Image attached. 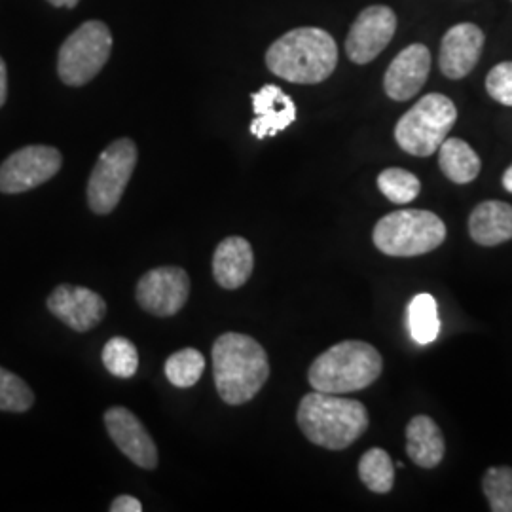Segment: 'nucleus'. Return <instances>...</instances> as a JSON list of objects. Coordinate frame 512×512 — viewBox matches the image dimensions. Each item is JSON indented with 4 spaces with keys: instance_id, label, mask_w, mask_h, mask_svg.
<instances>
[{
    "instance_id": "nucleus-1",
    "label": "nucleus",
    "mask_w": 512,
    "mask_h": 512,
    "mask_svg": "<svg viewBox=\"0 0 512 512\" xmlns=\"http://www.w3.org/2000/svg\"><path fill=\"white\" fill-rule=\"evenodd\" d=\"M213 374L224 403H249L270 376L268 355L255 338L226 332L213 346Z\"/></svg>"
},
{
    "instance_id": "nucleus-2",
    "label": "nucleus",
    "mask_w": 512,
    "mask_h": 512,
    "mask_svg": "<svg viewBox=\"0 0 512 512\" xmlns=\"http://www.w3.org/2000/svg\"><path fill=\"white\" fill-rule=\"evenodd\" d=\"M268 69L293 84H319L338 65V46L327 31L300 27L277 38L266 52Z\"/></svg>"
},
{
    "instance_id": "nucleus-3",
    "label": "nucleus",
    "mask_w": 512,
    "mask_h": 512,
    "mask_svg": "<svg viewBox=\"0 0 512 512\" xmlns=\"http://www.w3.org/2000/svg\"><path fill=\"white\" fill-rule=\"evenodd\" d=\"M296 420L313 444L344 450L368 429V410L365 404L342 395L313 391L300 401Z\"/></svg>"
},
{
    "instance_id": "nucleus-4",
    "label": "nucleus",
    "mask_w": 512,
    "mask_h": 512,
    "mask_svg": "<svg viewBox=\"0 0 512 512\" xmlns=\"http://www.w3.org/2000/svg\"><path fill=\"white\" fill-rule=\"evenodd\" d=\"M382 368L384 361L378 349L359 340H346L311 363L308 380L315 391L346 395L374 384Z\"/></svg>"
},
{
    "instance_id": "nucleus-5",
    "label": "nucleus",
    "mask_w": 512,
    "mask_h": 512,
    "mask_svg": "<svg viewBox=\"0 0 512 512\" xmlns=\"http://www.w3.org/2000/svg\"><path fill=\"white\" fill-rule=\"evenodd\" d=\"M372 239L384 255H425L444 243L446 224L431 211L404 209L380 219Z\"/></svg>"
},
{
    "instance_id": "nucleus-6",
    "label": "nucleus",
    "mask_w": 512,
    "mask_h": 512,
    "mask_svg": "<svg viewBox=\"0 0 512 512\" xmlns=\"http://www.w3.org/2000/svg\"><path fill=\"white\" fill-rule=\"evenodd\" d=\"M458 120V110L442 93H429L404 114L395 128V141L404 152L427 158L439 150Z\"/></svg>"
},
{
    "instance_id": "nucleus-7",
    "label": "nucleus",
    "mask_w": 512,
    "mask_h": 512,
    "mask_svg": "<svg viewBox=\"0 0 512 512\" xmlns=\"http://www.w3.org/2000/svg\"><path fill=\"white\" fill-rule=\"evenodd\" d=\"M112 52V35L103 21H86L67 38L57 57V73L67 86L92 82L107 65Z\"/></svg>"
},
{
    "instance_id": "nucleus-8",
    "label": "nucleus",
    "mask_w": 512,
    "mask_h": 512,
    "mask_svg": "<svg viewBox=\"0 0 512 512\" xmlns=\"http://www.w3.org/2000/svg\"><path fill=\"white\" fill-rule=\"evenodd\" d=\"M137 165V147L124 137L105 148L88 181V203L95 215H109L122 200Z\"/></svg>"
},
{
    "instance_id": "nucleus-9",
    "label": "nucleus",
    "mask_w": 512,
    "mask_h": 512,
    "mask_svg": "<svg viewBox=\"0 0 512 512\" xmlns=\"http://www.w3.org/2000/svg\"><path fill=\"white\" fill-rule=\"evenodd\" d=\"M63 156L54 147L31 145L16 150L0 165V192L21 194L48 183L61 169Z\"/></svg>"
},
{
    "instance_id": "nucleus-10",
    "label": "nucleus",
    "mask_w": 512,
    "mask_h": 512,
    "mask_svg": "<svg viewBox=\"0 0 512 512\" xmlns=\"http://www.w3.org/2000/svg\"><path fill=\"white\" fill-rule=\"evenodd\" d=\"M190 294V277L179 266L154 268L137 285V302L156 317H171L183 310Z\"/></svg>"
},
{
    "instance_id": "nucleus-11",
    "label": "nucleus",
    "mask_w": 512,
    "mask_h": 512,
    "mask_svg": "<svg viewBox=\"0 0 512 512\" xmlns=\"http://www.w3.org/2000/svg\"><path fill=\"white\" fill-rule=\"evenodd\" d=\"M397 31V16L387 6H368L353 21L346 40V54L357 65H366L384 52Z\"/></svg>"
},
{
    "instance_id": "nucleus-12",
    "label": "nucleus",
    "mask_w": 512,
    "mask_h": 512,
    "mask_svg": "<svg viewBox=\"0 0 512 512\" xmlns=\"http://www.w3.org/2000/svg\"><path fill=\"white\" fill-rule=\"evenodd\" d=\"M105 427L120 452L141 469H156L158 448L148 435L141 420L124 406L109 408L105 414Z\"/></svg>"
},
{
    "instance_id": "nucleus-13",
    "label": "nucleus",
    "mask_w": 512,
    "mask_h": 512,
    "mask_svg": "<svg viewBox=\"0 0 512 512\" xmlns=\"http://www.w3.org/2000/svg\"><path fill=\"white\" fill-rule=\"evenodd\" d=\"M48 310L76 332H88L103 321L107 304L86 287L59 285L48 296Z\"/></svg>"
},
{
    "instance_id": "nucleus-14",
    "label": "nucleus",
    "mask_w": 512,
    "mask_h": 512,
    "mask_svg": "<svg viewBox=\"0 0 512 512\" xmlns=\"http://www.w3.org/2000/svg\"><path fill=\"white\" fill-rule=\"evenodd\" d=\"M431 71V52L423 44L406 46L387 67L385 93L393 101H408L421 92Z\"/></svg>"
},
{
    "instance_id": "nucleus-15",
    "label": "nucleus",
    "mask_w": 512,
    "mask_h": 512,
    "mask_svg": "<svg viewBox=\"0 0 512 512\" xmlns=\"http://www.w3.org/2000/svg\"><path fill=\"white\" fill-rule=\"evenodd\" d=\"M484 48V33L475 23L454 25L440 44V71L444 76L459 80L471 73Z\"/></svg>"
},
{
    "instance_id": "nucleus-16",
    "label": "nucleus",
    "mask_w": 512,
    "mask_h": 512,
    "mask_svg": "<svg viewBox=\"0 0 512 512\" xmlns=\"http://www.w3.org/2000/svg\"><path fill=\"white\" fill-rule=\"evenodd\" d=\"M255 120L251 122V133L256 139L274 137L285 131L296 120V105L293 99L279 86L268 84L253 95Z\"/></svg>"
},
{
    "instance_id": "nucleus-17",
    "label": "nucleus",
    "mask_w": 512,
    "mask_h": 512,
    "mask_svg": "<svg viewBox=\"0 0 512 512\" xmlns=\"http://www.w3.org/2000/svg\"><path fill=\"white\" fill-rule=\"evenodd\" d=\"M255 268L253 247L245 238L232 236L220 241L213 256L215 281L226 291H236L243 287Z\"/></svg>"
},
{
    "instance_id": "nucleus-18",
    "label": "nucleus",
    "mask_w": 512,
    "mask_h": 512,
    "mask_svg": "<svg viewBox=\"0 0 512 512\" xmlns=\"http://www.w3.org/2000/svg\"><path fill=\"white\" fill-rule=\"evenodd\" d=\"M446 452L442 431L429 416H416L406 427V454L421 469L437 467Z\"/></svg>"
},
{
    "instance_id": "nucleus-19",
    "label": "nucleus",
    "mask_w": 512,
    "mask_h": 512,
    "mask_svg": "<svg viewBox=\"0 0 512 512\" xmlns=\"http://www.w3.org/2000/svg\"><path fill=\"white\" fill-rule=\"evenodd\" d=\"M469 234L484 247H495L512 239V205L505 202L476 205L469 219Z\"/></svg>"
},
{
    "instance_id": "nucleus-20",
    "label": "nucleus",
    "mask_w": 512,
    "mask_h": 512,
    "mask_svg": "<svg viewBox=\"0 0 512 512\" xmlns=\"http://www.w3.org/2000/svg\"><path fill=\"white\" fill-rule=\"evenodd\" d=\"M439 164L442 173L456 184H469L480 173V158L473 148L461 139H444L439 147Z\"/></svg>"
},
{
    "instance_id": "nucleus-21",
    "label": "nucleus",
    "mask_w": 512,
    "mask_h": 512,
    "mask_svg": "<svg viewBox=\"0 0 512 512\" xmlns=\"http://www.w3.org/2000/svg\"><path fill=\"white\" fill-rule=\"evenodd\" d=\"M408 329L420 346H427L439 338V306L431 294H416L412 298L408 306Z\"/></svg>"
},
{
    "instance_id": "nucleus-22",
    "label": "nucleus",
    "mask_w": 512,
    "mask_h": 512,
    "mask_svg": "<svg viewBox=\"0 0 512 512\" xmlns=\"http://www.w3.org/2000/svg\"><path fill=\"white\" fill-rule=\"evenodd\" d=\"M359 478L374 494H387L395 484V467L382 448H372L359 461Z\"/></svg>"
},
{
    "instance_id": "nucleus-23",
    "label": "nucleus",
    "mask_w": 512,
    "mask_h": 512,
    "mask_svg": "<svg viewBox=\"0 0 512 512\" xmlns=\"http://www.w3.org/2000/svg\"><path fill=\"white\" fill-rule=\"evenodd\" d=\"M205 370V359L198 349L186 348L173 353L165 361V376L175 387L198 384Z\"/></svg>"
},
{
    "instance_id": "nucleus-24",
    "label": "nucleus",
    "mask_w": 512,
    "mask_h": 512,
    "mask_svg": "<svg viewBox=\"0 0 512 512\" xmlns=\"http://www.w3.org/2000/svg\"><path fill=\"white\" fill-rule=\"evenodd\" d=\"M103 365L112 376L120 380H129L137 374V368H139L137 348L133 346V342H129L128 338H122V336L110 338L103 348Z\"/></svg>"
},
{
    "instance_id": "nucleus-25",
    "label": "nucleus",
    "mask_w": 512,
    "mask_h": 512,
    "mask_svg": "<svg viewBox=\"0 0 512 512\" xmlns=\"http://www.w3.org/2000/svg\"><path fill=\"white\" fill-rule=\"evenodd\" d=\"M378 188L382 190V194L389 202L403 205V203L414 202L418 198L421 183L414 173L399 167H389L380 173Z\"/></svg>"
},
{
    "instance_id": "nucleus-26",
    "label": "nucleus",
    "mask_w": 512,
    "mask_h": 512,
    "mask_svg": "<svg viewBox=\"0 0 512 512\" xmlns=\"http://www.w3.org/2000/svg\"><path fill=\"white\" fill-rule=\"evenodd\" d=\"M35 404V393L14 372L0 366V410L27 412Z\"/></svg>"
},
{
    "instance_id": "nucleus-27",
    "label": "nucleus",
    "mask_w": 512,
    "mask_h": 512,
    "mask_svg": "<svg viewBox=\"0 0 512 512\" xmlns=\"http://www.w3.org/2000/svg\"><path fill=\"white\" fill-rule=\"evenodd\" d=\"M484 495L490 501L494 512H512V469L511 467H492L486 471L482 480Z\"/></svg>"
},
{
    "instance_id": "nucleus-28",
    "label": "nucleus",
    "mask_w": 512,
    "mask_h": 512,
    "mask_svg": "<svg viewBox=\"0 0 512 512\" xmlns=\"http://www.w3.org/2000/svg\"><path fill=\"white\" fill-rule=\"evenodd\" d=\"M486 90L497 103L512 107V61L495 65L486 78Z\"/></svg>"
},
{
    "instance_id": "nucleus-29",
    "label": "nucleus",
    "mask_w": 512,
    "mask_h": 512,
    "mask_svg": "<svg viewBox=\"0 0 512 512\" xmlns=\"http://www.w3.org/2000/svg\"><path fill=\"white\" fill-rule=\"evenodd\" d=\"M110 511L112 512H141L143 511V505L137 497L133 495H120L112 501L110 505Z\"/></svg>"
},
{
    "instance_id": "nucleus-30",
    "label": "nucleus",
    "mask_w": 512,
    "mask_h": 512,
    "mask_svg": "<svg viewBox=\"0 0 512 512\" xmlns=\"http://www.w3.org/2000/svg\"><path fill=\"white\" fill-rule=\"evenodd\" d=\"M8 97V73H6V63L0 57V107L6 103Z\"/></svg>"
},
{
    "instance_id": "nucleus-31",
    "label": "nucleus",
    "mask_w": 512,
    "mask_h": 512,
    "mask_svg": "<svg viewBox=\"0 0 512 512\" xmlns=\"http://www.w3.org/2000/svg\"><path fill=\"white\" fill-rule=\"evenodd\" d=\"M48 2L57 8H74L80 0H48Z\"/></svg>"
},
{
    "instance_id": "nucleus-32",
    "label": "nucleus",
    "mask_w": 512,
    "mask_h": 512,
    "mask_svg": "<svg viewBox=\"0 0 512 512\" xmlns=\"http://www.w3.org/2000/svg\"><path fill=\"white\" fill-rule=\"evenodd\" d=\"M503 186H505L507 192H511L512 194V165L505 171V175H503Z\"/></svg>"
}]
</instances>
